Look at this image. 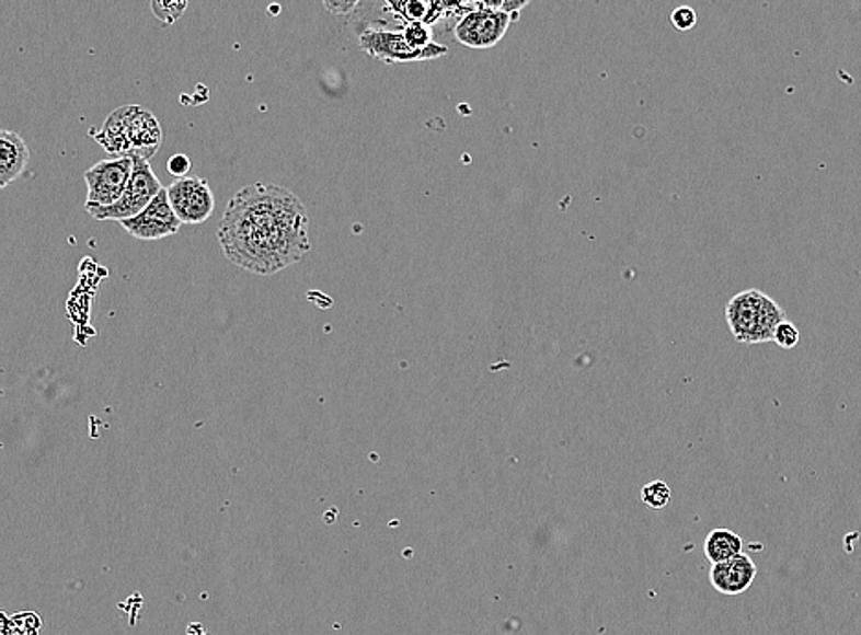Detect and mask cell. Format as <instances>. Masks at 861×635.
Instances as JSON below:
<instances>
[{
  "instance_id": "cell-1",
  "label": "cell",
  "mask_w": 861,
  "mask_h": 635,
  "mask_svg": "<svg viewBox=\"0 0 861 635\" xmlns=\"http://www.w3.org/2000/svg\"><path fill=\"white\" fill-rule=\"evenodd\" d=\"M309 217L298 195L278 184H252L233 195L219 243L228 262L257 276H273L311 252Z\"/></svg>"
},
{
  "instance_id": "cell-2",
  "label": "cell",
  "mask_w": 861,
  "mask_h": 635,
  "mask_svg": "<svg viewBox=\"0 0 861 635\" xmlns=\"http://www.w3.org/2000/svg\"><path fill=\"white\" fill-rule=\"evenodd\" d=\"M725 320L735 340L765 344L773 342L777 325L787 320V312L770 296L749 289L730 300L725 307Z\"/></svg>"
},
{
  "instance_id": "cell-3",
  "label": "cell",
  "mask_w": 861,
  "mask_h": 635,
  "mask_svg": "<svg viewBox=\"0 0 861 635\" xmlns=\"http://www.w3.org/2000/svg\"><path fill=\"white\" fill-rule=\"evenodd\" d=\"M133 175H130L129 184L125 187L122 199L113 206H103V208H85L87 213L96 219V221H125L130 217L138 216L140 211L146 210L151 200L160 194L162 184H160L159 176L154 175L153 168H151V160L144 159L140 154H133Z\"/></svg>"
},
{
  "instance_id": "cell-4",
  "label": "cell",
  "mask_w": 861,
  "mask_h": 635,
  "mask_svg": "<svg viewBox=\"0 0 861 635\" xmlns=\"http://www.w3.org/2000/svg\"><path fill=\"white\" fill-rule=\"evenodd\" d=\"M360 48L368 56L379 59V61L390 62H415L431 61L437 57L447 56L448 48L445 45L428 46L426 50H414L404 39L403 30L368 28L364 30L358 37Z\"/></svg>"
},
{
  "instance_id": "cell-5",
  "label": "cell",
  "mask_w": 861,
  "mask_h": 635,
  "mask_svg": "<svg viewBox=\"0 0 861 635\" xmlns=\"http://www.w3.org/2000/svg\"><path fill=\"white\" fill-rule=\"evenodd\" d=\"M133 157L102 160L85 171V208L113 206L122 199L133 175Z\"/></svg>"
},
{
  "instance_id": "cell-6",
  "label": "cell",
  "mask_w": 861,
  "mask_h": 635,
  "mask_svg": "<svg viewBox=\"0 0 861 635\" xmlns=\"http://www.w3.org/2000/svg\"><path fill=\"white\" fill-rule=\"evenodd\" d=\"M513 21H515L513 15L504 10L477 8L459 18L454 26V37L459 45L469 46L474 50H489L504 39Z\"/></svg>"
},
{
  "instance_id": "cell-7",
  "label": "cell",
  "mask_w": 861,
  "mask_h": 635,
  "mask_svg": "<svg viewBox=\"0 0 861 635\" xmlns=\"http://www.w3.org/2000/svg\"><path fill=\"white\" fill-rule=\"evenodd\" d=\"M168 197L182 224H203L216 210V197L210 184L200 176L176 178L168 186Z\"/></svg>"
},
{
  "instance_id": "cell-8",
  "label": "cell",
  "mask_w": 861,
  "mask_h": 635,
  "mask_svg": "<svg viewBox=\"0 0 861 635\" xmlns=\"http://www.w3.org/2000/svg\"><path fill=\"white\" fill-rule=\"evenodd\" d=\"M119 224L125 232L140 241H159L175 235L181 230L182 221L171 208L168 187H162L146 210L130 219H125Z\"/></svg>"
},
{
  "instance_id": "cell-9",
  "label": "cell",
  "mask_w": 861,
  "mask_h": 635,
  "mask_svg": "<svg viewBox=\"0 0 861 635\" xmlns=\"http://www.w3.org/2000/svg\"><path fill=\"white\" fill-rule=\"evenodd\" d=\"M124 111L125 132L129 140L130 157L140 154L151 160L162 143V129L153 114L138 105H127Z\"/></svg>"
},
{
  "instance_id": "cell-10",
  "label": "cell",
  "mask_w": 861,
  "mask_h": 635,
  "mask_svg": "<svg viewBox=\"0 0 861 635\" xmlns=\"http://www.w3.org/2000/svg\"><path fill=\"white\" fill-rule=\"evenodd\" d=\"M757 577V566L748 555L735 556L732 561L713 564L711 569V585L722 596H741L748 591Z\"/></svg>"
},
{
  "instance_id": "cell-11",
  "label": "cell",
  "mask_w": 861,
  "mask_h": 635,
  "mask_svg": "<svg viewBox=\"0 0 861 635\" xmlns=\"http://www.w3.org/2000/svg\"><path fill=\"white\" fill-rule=\"evenodd\" d=\"M30 149L19 132H0V187H8L26 171Z\"/></svg>"
},
{
  "instance_id": "cell-12",
  "label": "cell",
  "mask_w": 861,
  "mask_h": 635,
  "mask_svg": "<svg viewBox=\"0 0 861 635\" xmlns=\"http://www.w3.org/2000/svg\"><path fill=\"white\" fill-rule=\"evenodd\" d=\"M96 137V142L102 146L108 154L116 157H130L129 140H127V132H125L124 111L122 107L116 108L107 122L103 124L102 129Z\"/></svg>"
},
{
  "instance_id": "cell-13",
  "label": "cell",
  "mask_w": 861,
  "mask_h": 635,
  "mask_svg": "<svg viewBox=\"0 0 861 635\" xmlns=\"http://www.w3.org/2000/svg\"><path fill=\"white\" fill-rule=\"evenodd\" d=\"M743 547V539L737 533H733L730 529H714L705 539L703 553L708 556L709 562L720 564V562L732 561L735 556L741 555Z\"/></svg>"
},
{
  "instance_id": "cell-14",
  "label": "cell",
  "mask_w": 861,
  "mask_h": 635,
  "mask_svg": "<svg viewBox=\"0 0 861 635\" xmlns=\"http://www.w3.org/2000/svg\"><path fill=\"white\" fill-rule=\"evenodd\" d=\"M386 2L406 23L421 21V23L434 24L445 13L441 0H386Z\"/></svg>"
},
{
  "instance_id": "cell-15",
  "label": "cell",
  "mask_w": 861,
  "mask_h": 635,
  "mask_svg": "<svg viewBox=\"0 0 861 635\" xmlns=\"http://www.w3.org/2000/svg\"><path fill=\"white\" fill-rule=\"evenodd\" d=\"M190 0H151V12L164 26L175 24L186 13Z\"/></svg>"
},
{
  "instance_id": "cell-16",
  "label": "cell",
  "mask_w": 861,
  "mask_h": 635,
  "mask_svg": "<svg viewBox=\"0 0 861 635\" xmlns=\"http://www.w3.org/2000/svg\"><path fill=\"white\" fill-rule=\"evenodd\" d=\"M670 498H673V493L665 482L646 483L645 487L641 488V499L652 511L665 509L670 504Z\"/></svg>"
},
{
  "instance_id": "cell-17",
  "label": "cell",
  "mask_w": 861,
  "mask_h": 635,
  "mask_svg": "<svg viewBox=\"0 0 861 635\" xmlns=\"http://www.w3.org/2000/svg\"><path fill=\"white\" fill-rule=\"evenodd\" d=\"M403 35L414 50H426L428 46L436 43L434 34H432V24L421 23V21L404 24Z\"/></svg>"
},
{
  "instance_id": "cell-18",
  "label": "cell",
  "mask_w": 861,
  "mask_h": 635,
  "mask_svg": "<svg viewBox=\"0 0 861 635\" xmlns=\"http://www.w3.org/2000/svg\"><path fill=\"white\" fill-rule=\"evenodd\" d=\"M35 619L39 617L32 612L13 615V617L4 624V634L13 632V635H37L39 628H34V626H30L28 628V624H32V621H35ZM34 624H41V621Z\"/></svg>"
},
{
  "instance_id": "cell-19",
  "label": "cell",
  "mask_w": 861,
  "mask_h": 635,
  "mask_svg": "<svg viewBox=\"0 0 861 635\" xmlns=\"http://www.w3.org/2000/svg\"><path fill=\"white\" fill-rule=\"evenodd\" d=\"M801 340L800 330L792 324V322H781L777 325L776 333H773V342L782 349H793Z\"/></svg>"
},
{
  "instance_id": "cell-20",
  "label": "cell",
  "mask_w": 861,
  "mask_h": 635,
  "mask_svg": "<svg viewBox=\"0 0 861 635\" xmlns=\"http://www.w3.org/2000/svg\"><path fill=\"white\" fill-rule=\"evenodd\" d=\"M670 21L675 24L676 30L689 32V30L697 26L698 15L691 7H680L676 8L675 12L670 13Z\"/></svg>"
},
{
  "instance_id": "cell-21",
  "label": "cell",
  "mask_w": 861,
  "mask_h": 635,
  "mask_svg": "<svg viewBox=\"0 0 861 635\" xmlns=\"http://www.w3.org/2000/svg\"><path fill=\"white\" fill-rule=\"evenodd\" d=\"M323 8L333 15H347L357 10L360 0H322Z\"/></svg>"
},
{
  "instance_id": "cell-22",
  "label": "cell",
  "mask_w": 861,
  "mask_h": 635,
  "mask_svg": "<svg viewBox=\"0 0 861 635\" xmlns=\"http://www.w3.org/2000/svg\"><path fill=\"white\" fill-rule=\"evenodd\" d=\"M168 171L176 178L187 176V173L192 171V160L187 159L186 154H175L168 162Z\"/></svg>"
},
{
  "instance_id": "cell-23",
  "label": "cell",
  "mask_w": 861,
  "mask_h": 635,
  "mask_svg": "<svg viewBox=\"0 0 861 635\" xmlns=\"http://www.w3.org/2000/svg\"><path fill=\"white\" fill-rule=\"evenodd\" d=\"M443 10L448 13H466L477 10V2L474 0H441Z\"/></svg>"
},
{
  "instance_id": "cell-24",
  "label": "cell",
  "mask_w": 861,
  "mask_h": 635,
  "mask_svg": "<svg viewBox=\"0 0 861 635\" xmlns=\"http://www.w3.org/2000/svg\"><path fill=\"white\" fill-rule=\"evenodd\" d=\"M529 2H531V0H505L504 12L513 15V19L516 21V19L520 18L521 10H524Z\"/></svg>"
},
{
  "instance_id": "cell-25",
  "label": "cell",
  "mask_w": 861,
  "mask_h": 635,
  "mask_svg": "<svg viewBox=\"0 0 861 635\" xmlns=\"http://www.w3.org/2000/svg\"><path fill=\"white\" fill-rule=\"evenodd\" d=\"M478 8H485V10H504L505 0H474Z\"/></svg>"
}]
</instances>
